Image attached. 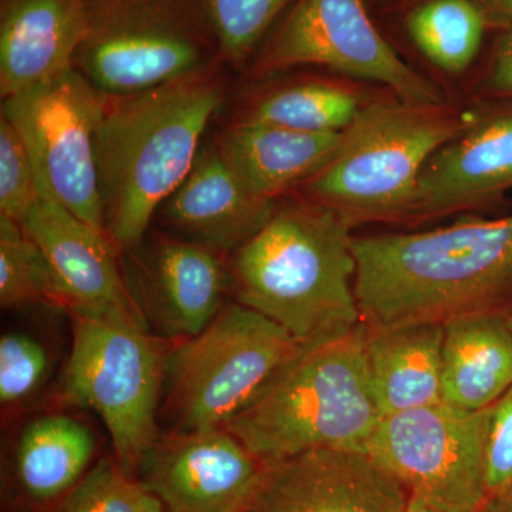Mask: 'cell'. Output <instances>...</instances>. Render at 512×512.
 I'll return each mask as SVG.
<instances>
[{"mask_svg":"<svg viewBox=\"0 0 512 512\" xmlns=\"http://www.w3.org/2000/svg\"><path fill=\"white\" fill-rule=\"evenodd\" d=\"M353 252L357 305L367 328L444 325L505 312L512 298V215L357 237Z\"/></svg>","mask_w":512,"mask_h":512,"instance_id":"1","label":"cell"},{"mask_svg":"<svg viewBox=\"0 0 512 512\" xmlns=\"http://www.w3.org/2000/svg\"><path fill=\"white\" fill-rule=\"evenodd\" d=\"M224 66L128 96H106L97 128L104 227L120 254L141 247L154 215L190 174L225 97Z\"/></svg>","mask_w":512,"mask_h":512,"instance_id":"2","label":"cell"},{"mask_svg":"<svg viewBox=\"0 0 512 512\" xmlns=\"http://www.w3.org/2000/svg\"><path fill=\"white\" fill-rule=\"evenodd\" d=\"M350 231L336 212L306 197L276 204L264 228L234 252L237 301L302 345L356 328L362 318Z\"/></svg>","mask_w":512,"mask_h":512,"instance_id":"3","label":"cell"},{"mask_svg":"<svg viewBox=\"0 0 512 512\" xmlns=\"http://www.w3.org/2000/svg\"><path fill=\"white\" fill-rule=\"evenodd\" d=\"M360 323L302 345L225 429L262 463L322 448L367 450L382 420Z\"/></svg>","mask_w":512,"mask_h":512,"instance_id":"4","label":"cell"},{"mask_svg":"<svg viewBox=\"0 0 512 512\" xmlns=\"http://www.w3.org/2000/svg\"><path fill=\"white\" fill-rule=\"evenodd\" d=\"M471 117L473 111L446 103H367L343 131L332 160L302 184L305 197L352 229L367 222H414L421 171Z\"/></svg>","mask_w":512,"mask_h":512,"instance_id":"5","label":"cell"},{"mask_svg":"<svg viewBox=\"0 0 512 512\" xmlns=\"http://www.w3.org/2000/svg\"><path fill=\"white\" fill-rule=\"evenodd\" d=\"M74 69L106 96H128L222 62L204 0H84Z\"/></svg>","mask_w":512,"mask_h":512,"instance_id":"6","label":"cell"},{"mask_svg":"<svg viewBox=\"0 0 512 512\" xmlns=\"http://www.w3.org/2000/svg\"><path fill=\"white\" fill-rule=\"evenodd\" d=\"M72 318L64 400L99 414L109 430L114 458L124 473L137 478L141 458L160 436L165 340L136 313Z\"/></svg>","mask_w":512,"mask_h":512,"instance_id":"7","label":"cell"},{"mask_svg":"<svg viewBox=\"0 0 512 512\" xmlns=\"http://www.w3.org/2000/svg\"><path fill=\"white\" fill-rule=\"evenodd\" d=\"M301 348L262 313L225 305L201 333L168 350L164 412L173 431L224 427Z\"/></svg>","mask_w":512,"mask_h":512,"instance_id":"8","label":"cell"},{"mask_svg":"<svg viewBox=\"0 0 512 512\" xmlns=\"http://www.w3.org/2000/svg\"><path fill=\"white\" fill-rule=\"evenodd\" d=\"M104 100L73 67L2 100V116L25 143L39 195L107 234L96 153Z\"/></svg>","mask_w":512,"mask_h":512,"instance_id":"9","label":"cell"},{"mask_svg":"<svg viewBox=\"0 0 512 512\" xmlns=\"http://www.w3.org/2000/svg\"><path fill=\"white\" fill-rule=\"evenodd\" d=\"M491 407L468 412L440 402L383 417L367 451L410 497L444 512H481Z\"/></svg>","mask_w":512,"mask_h":512,"instance_id":"10","label":"cell"},{"mask_svg":"<svg viewBox=\"0 0 512 512\" xmlns=\"http://www.w3.org/2000/svg\"><path fill=\"white\" fill-rule=\"evenodd\" d=\"M322 66L389 87L397 99L444 103L439 87L414 72L380 35L365 0H296L252 63L256 79Z\"/></svg>","mask_w":512,"mask_h":512,"instance_id":"11","label":"cell"},{"mask_svg":"<svg viewBox=\"0 0 512 512\" xmlns=\"http://www.w3.org/2000/svg\"><path fill=\"white\" fill-rule=\"evenodd\" d=\"M265 463L225 427L157 437L137 478L165 512H248Z\"/></svg>","mask_w":512,"mask_h":512,"instance_id":"12","label":"cell"},{"mask_svg":"<svg viewBox=\"0 0 512 512\" xmlns=\"http://www.w3.org/2000/svg\"><path fill=\"white\" fill-rule=\"evenodd\" d=\"M409 500L369 451L322 448L265 463L248 512H404Z\"/></svg>","mask_w":512,"mask_h":512,"instance_id":"13","label":"cell"},{"mask_svg":"<svg viewBox=\"0 0 512 512\" xmlns=\"http://www.w3.org/2000/svg\"><path fill=\"white\" fill-rule=\"evenodd\" d=\"M231 286L220 254L185 239L161 238L138 262L130 292L151 332L178 342L210 325Z\"/></svg>","mask_w":512,"mask_h":512,"instance_id":"14","label":"cell"},{"mask_svg":"<svg viewBox=\"0 0 512 512\" xmlns=\"http://www.w3.org/2000/svg\"><path fill=\"white\" fill-rule=\"evenodd\" d=\"M512 188V106L473 111L421 171L416 220L481 210Z\"/></svg>","mask_w":512,"mask_h":512,"instance_id":"15","label":"cell"},{"mask_svg":"<svg viewBox=\"0 0 512 512\" xmlns=\"http://www.w3.org/2000/svg\"><path fill=\"white\" fill-rule=\"evenodd\" d=\"M22 225L52 265L70 315H141L109 235L43 195Z\"/></svg>","mask_w":512,"mask_h":512,"instance_id":"16","label":"cell"},{"mask_svg":"<svg viewBox=\"0 0 512 512\" xmlns=\"http://www.w3.org/2000/svg\"><path fill=\"white\" fill-rule=\"evenodd\" d=\"M276 208L255 194L214 143L201 148L183 183L157 215L178 238L225 255L254 238Z\"/></svg>","mask_w":512,"mask_h":512,"instance_id":"17","label":"cell"},{"mask_svg":"<svg viewBox=\"0 0 512 512\" xmlns=\"http://www.w3.org/2000/svg\"><path fill=\"white\" fill-rule=\"evenodd\" d=\"M84 0H0V94L73 69L86 36Z\"/></svg>","mask_w":512,"mask_h":512,"instance_id":"18","label":"cell"},{"mask_svg":"<svg viewBox=\"0 0 512 512\" xmlns=\"http://www.w3.org/2000/svg\"><path fill=\"white\" fill-rule=\"evenodd\" d=\"M343 133H306L259 123H232L215 138L222 156L255 194L278 201L332 160Z\"/></svg>","mask_w":512,"mask_h":512,"instance_id":"19","label":"cell"},{"mask_svg":"<svg viewBox=\"0 0 512 512\" xmlns=\"http://www.w3.org/2000/svg\"><path fill=\"white\" fill-rule=\"evenodd\" d=\"M365 328L367 372L382 419L443 402V323Z\"/></svg>","mask_w":512,"mask_h":512,"instance_id":"20","label":"cell"},{"mask_svg":"<svg viewBox=\"0 0 512 512\" xmlns=\"http://www.w3.org/2000/svg\"><path fill=\"white\" fill-rule=\"evenodd\" d=\"M512 386V329L507 312H485L444 323L441 399L478 412Z\"/></svg>","mask_w":512,"mask_h":512,"instance_id":"21","label":"cell"},{"mask_svg":"<svg viewBox=\"0 0 512 512\" xmlns=\"http://www.w3.org/2000/svg\"><path fill=\"white\" fill-rule=\"evenodd\" d=\"M92 430L67 414H43L26 423L15 451L20 490L36 503L64 497L87 473L94 454Z\"/></svg>","mask_w":512,"mask_h":512,"instance_id":"22","label":"cell"},{"mask_svg":"<svg viewBox=\"0 0 512 512\" xmlns=\"http://www.w3.org/2000/svg\"><path fill=\"white\" fill-rule=\"evenodd\" d=\"M365 104L342 84L306 80L255 97L234 123H259L306 133H343Z\"/></svg>","mask_w":512,"mask_h":512,"instance_id":"23","label":"cell"},{"mask_svg":"<svg viewBox=\"0 0 512 512\" xmlns=\"http://www.w3.org/2000/svg\"><path fill=\"white\" fill-rule=\"evenodd\" d=\"M488 25L473 0H424L406 18L414 45L447 73H461L471 66Z\"/></svg>","mask_w":512,"mask_h":512,"instance_id":"24","label":"cell"},{"mask_svg":"<svg viewBox=\"0 0 512 512\" xmlns=\"http://www.w3.org/2000/svg\"><path fill=\"white\" fill-rule=\"evenodd\" d=\"M0 305H47L66 311V298L45 252L20 222L0 215Z\"/></svg>","mask_w":512,"mask_h":512,"instance_id":"25","label":"cell"},{"mask_svg":"<svg viewBox=\"0 0 512 512\" xmlns=\"http://www.w3.org/2000/svg\"><path fill=\"white\" fill-rule=\"evenodd\" d=\"M296 0H204L220 40L222 62L241 69L255 57Z\"/></svg>","mask_w":512,"mask_h":512,"instance_id":"26","label":"cell"},{"mask_svg":"<svg viewBox=\"0 0 512 512\" xmlns=\"http://www.w3.org/2000/svg\"><path fill=\"white\" fill-rule=\"evenodd\" d=\"M59 512H165L156 494L103 458L63 497Z\"/></svg>","mask_w":512,"mask_h":512,"instance_id":"27","label":"cell"},{"mask_svg":"<svg viewBox=\"0 0 512 512\" xmlns=\"http://www.w3.org/2000/svg\"><path fill=\"white\" fill-rule=\"evenodd\" d=\"M50 372L49 352L42 342L23 332H8L0 339V403L13 409L29 402Z\"/></svg>","mask_w":512,"mask_h":512,"instance_id":"28","label":"cell"},{"mask_svg":"<svg viewBox=\"0 0 512 512\" xmlns=\"http://www.w3.org/2000/svg\"><path fill=\"white\" fill-rule=\"evenodd\" d=\"M39 197L35 168L25 143L0 114V215L22 224Z\"/></svg>","mask_w":512,"mask_h":512,"instance_id":"29","label":"cell"},{"mask_svg":"<svg viewBox=\"0 0 512 512\" xmlns=\"http://www.w3.org/2000/svg\"><path fill=\"white\" fill-rule=\"evenodd\" d=\"M512 481V386L491 407L487 441L488 497Z\"/></svg>","mask_w":512,"mask_h":512,"instance_id":"30","label":"cell"},{"mask_svg":"<svg viewBox=\"0 0 512 512\" xmlns=\"http://www.w3.org/2000/svg\"><path fill=\"white\" fill-rule=\"evenodd\" d=\"M485 90L494 96L512 99V28L504 29L495 40Z\"/></svg>","mask_w":512,"mask_h":512,"instance_id":"31","label":"cell"},{"mask_svg":"<svg viewBox=\"0 0 512 512\" xmlns=\"http://www.w3.org/2000/svg\"><path fill=\"white\" fill-rule=\"evenodd\" d=\"M484 13L488 23L512 28V0H473Z\"/></svg>","mask_w":512,"mask_h":512,"instance_id":"32","label":"cell"},{"mask_svg":"<svg viewBox=\"0 0 512 512\" xmlns=\"http://www.w3.org/2000/svg\"><path fill=\"white\" fill-rule=\"evenodd\" d=\"M481 512H512V481L491 494Z\"/></svg>","mask_w":512,"mask_h":512,"instance_id":"33","label":"cell"},{"mask_svg":"<svg viewBox=\"0 0 512 512\" xmlns=\"http://www.w3.org/2000/svg\"><path fill=\"white\" fill-rule=\"evenodd\" d=\"M404 512H444L440 510H436V508L430 507L423 501L419 500L416 497H410L409 504H407L406 510Z\"/></svg>","mask_w":512,"mask_h":512,"instance_id":"34","label":"cell"},{"mask_svg":"<svg viewBox=\"0 0 512 512\" xmlns=\"http://www.w3.org/2000/svg\"><path fill=\"white\" fill-rule=\"evenodd\" d=\"M507 316H508V322H510V326H511V329H512V312L511 313H507Z\"/></svg>","mask_w":512,"mask_h":512,"instance_id":"35","label":"cell"}]
</instances>
